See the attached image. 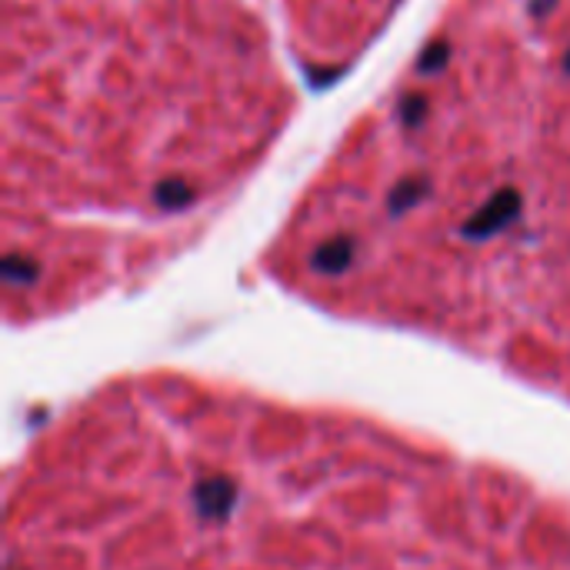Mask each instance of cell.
<instances>
[{
	"label": "cell",
	"mask_w": 570,
	"mask_h": 570,
	"mask_svg": "<svg viewBox=\"0 0 570 570\" xmlns=\"http://www.w3.org/2000/svg\"><path fill=\"white\" fill-rule=\"evenodd\" d=\"M194 504L204 521H224L237 504V483L230 477H204L194 483Z\"/></svg>",
	"instance_id": "2"
},
{
	"label": "cell",
	"mask_w": 570,
	"mask_h": 570,
	"mask_svg": "<svg viewBox=\"0 0 570 570\" xmlns=\"http://www.w3.org/2000/svg\"><path fill=\"white\" fill-rule=\"evenodd\" d=\"M424 114H428V101H424L421 94H407V98L400 101V121H403L407 127H414Z\"/></svg>",
	"instance_id": "8"
},
{
	"label": "cell",
	"mask_w": 570,
	"mask_h": 570,
	"mask_svg": "<svg viewBox=\"0 0 570 570\" xmlns=\"http://www.w3.org/2000/svg\"><path fill=\"white\" fill-rule=\"evenodd\" d=\"M41 277V264L27 254H8L4 258V281L14 284V287H24V284H34Z\"/></svg>",
	"instance_id": "6"
},
{
	"label": "cell",
	"mask_w": 570,
	"mask_h": 570,
	"mask_svg": "<svg viewBox=\"0 0 570 570\" xmlns=\"http://www.w3.org/2000/svg\"><path fill=\"white\" fill-rule=\"evenodd\" d=\"M447 57H451V47H447V41H434L424 54H421V60H418V70L421 73H437L444 64H447Z\"/></svg>",
	"instance_id": "7"
},
{
	"label": "cell",
	"mask_w": 570,
	"mask_h": 570,
	"mask_svg": "<svg viewBox=\"0 0 570 570\" xmlns=\"http://www.w3.org/2000/svg\"><path fill=\"white\" fill-rule=\"evenodd\" d=\"M354 254H357V240L347 237V233H338L331 240H323L320 248L310 254V267L320 271V274H328V277H338L354 264Z\"/></svg>",
	"instance_id": "3"
},
{
	"label": "cell",
	"mask_w": 570,
	"mask_h": 570,
	"mask_svg": "<svg viewBox=\"0 0 570 570\" xmlns=\"http://www.w3.org/2000/svg\"><path fill=\"white\" fill-rule=\"evenodd\" d=\"M554 4H557V0H531V14L534 18H544Z\"/></svg>",
	"instance_id": "9"
},
{
	"label": "cell",
	"mask_w": 570,
	"mask_h": 570,
	"mask_svg": "<svg viewBox=\"0 0 570 570\" xmlns=\"http://www.w3.org/2000/svg\"><path fill=\"white\" fill-rule=\"evenodd\" d=\"M517 214H521V194L514 187H504L464 224V237L467 240H487V237L508 230L517 220Z\"/></svg>",
	"instance_id": "1"
},
{
	"label": "cell",
	"mask_w": 570,
	"mask_h": 570,
	"mask_svg": "<svg viewBox=\"0 0 570 570\" xmlns=\"http://www.w3.org/2000/svg\"><path fill=\"white\" fill-rule=\"evenodd\" d=\"M153 201H157V207H164V210H181L194 201V187L181 178H168V181H160L153 187Z\"/></svg>",
	"instance_id": "5"
},
{
	"label": "cell",
	"mask_w": 570,
	"mask_h": 570,
	"mask_svg": "<svg viewBox=\"0 0 570 570\" xmlns=\"http://www.w3.org/2000/svg\"><path fill=\"white\" fill-rule=\"evenodd\" d=\"M563 70L570 73V50H567V57H563Z\"/></svg>",
	"instance_id": "10"
},
{
	"label": "cell",
	"mask_w": 570,
	"mask_h": 570,
	"mask_svg": "<svg viewBox=\"0 0 570 570\" xmlns=\"http://www.w3.org/2000/svg\"><path fill=\"white\" fill-rule=\"evenodd\" d=\"M428 191H431V184H428L424 178H407V181H400V184L390 191V201H387L390 214L411 210L414 204H421V201L428 197Z\"/></svg>",
	"instance_id": "4"
}]
</instances>
